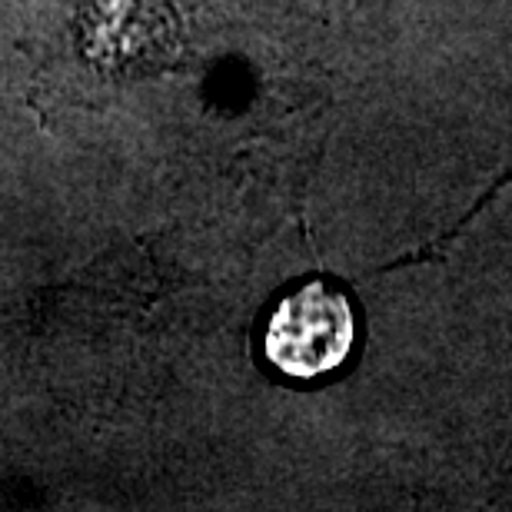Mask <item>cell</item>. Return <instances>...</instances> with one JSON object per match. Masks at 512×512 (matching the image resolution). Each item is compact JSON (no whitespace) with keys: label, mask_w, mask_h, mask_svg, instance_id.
I'll use <instances>...</instances> for the list:
<instances>
[{"label":"cell","mask_w":512,"mask_h":512,"mask_svg":"<svg viewBox=\"0 0 512 512\" xmlns=\"http://www.w3.org/2000/svg\"><path fill=\"white\" fill-rule=\"evenodd\" d=\"M353 340L350 296L330 283H306L276 303L263 333V353L290 380H320L346 363Z\"/></svg>","instance_id":"cell-1"}]
</instances>
